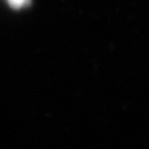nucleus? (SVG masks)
<instances>
[{
	"instance_id": "1",
	"label": "nucleus",
	"mask_w": 149,
	"mask_h": 149,
	"mask_svg": "<svg viewBox=\"0 0 149 149\" xmlns=\"http://www.w3.org/2000/svg\"><path fill=\"white\" fill-rule=\"evenodd\" d=\"M7 1L13 8H22L31 3V0H7Z\"/></svg>"
}]
</instances>
